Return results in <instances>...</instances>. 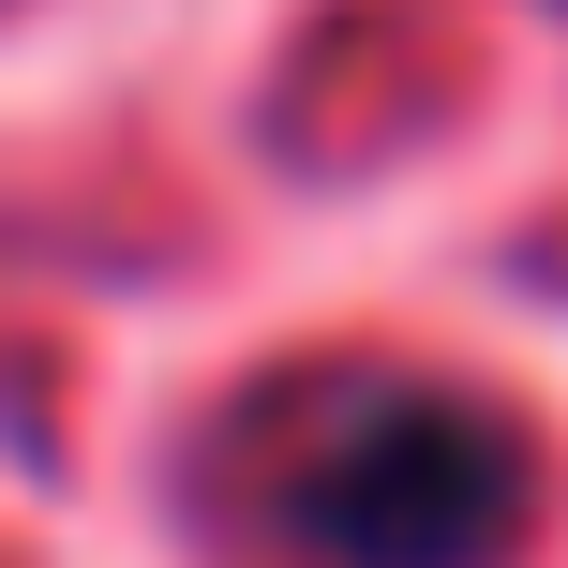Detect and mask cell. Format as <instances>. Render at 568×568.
I'll list each match as a JSON object with an SVG mask.
<instances>
[{
  "mask_svg": "<svg viewBox=\"0 0 568 568\" xmlns=\"http://www.w3.org/2000/svg\"><path fill=\"white\" fill-rule=\"evenodd\" d=\"M270 524L314 568H509L524 539V434L464 389H344L300 419Z\"/></svg>",
  "mask_w": 568,
  "mask_h": 568,
  "instance_id": "6da1fadb",
  "label": "cell"
}]
</instances>
